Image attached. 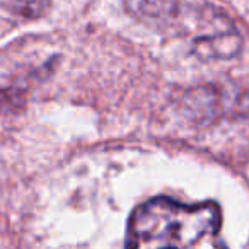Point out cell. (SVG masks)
Returning <instances> with one entry per match:
<instances>
[{"mask_svg":"<svg viewBox=\"0 0 249 249\" xmlns=\"http://www.w3.org/2000/svg\"><path fill=\"white\" fill-rule=\"evenodd\" d=\"M220 208L213 201L183 205L159 196L133 212L128 224V248H191L218 232Z\"/></svg>","mask_w":249,"mask_h":249,"instance_id":"cell-1","label":"cell"},{"mask_svg":"<svg viewBox=\"0 0 249 249\" xmlns=\"http://www.w3.org/2000/svg\"><path fill=\"white\" fill-rule=\"evenodd\" d=\"M126 7L133 16L154 24H166L176 18V0H126Z\"/></svg>","mask_w":249,"mask_h":249,"instance_id":"cell-2","label":"cell"}]
</instances>
